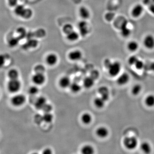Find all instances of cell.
Returning a JSON list of instances; mask_svg holds the SVG:
<instances>
[{
    "label": "cell",
    "mask_w": 154,
    "mask_h": 154,
    "mask_svg": "<svg viewBox=\"0 0 154 154\" xmlns=\"http://www.w3.org/2000/svg\"><path fill=\"white\" fill-rule=\"evenodd\" d=\"M21 83L18 79H10L7 85L8 90L11 93H16L20 90Z\"/></svg>",
    "instance_id": "obj_1"
},
{
    "label": "cell",
    "mask_w": 154,
    "mask_h": 154,
    "mask_svg": "<svg viewBox=\"0 0 154 154\" xmlns=\"http://www.w3.org/2000/svg\"><path fill=\"white\" fill-rule=\"evenodd\" d=\"M124 146L128 149L132 150L136 148L138 144V141L134 137H126L123 141Z\"/></svg>",
    "instance_id": "obj_2"
},
{
    "label": "cell",
    "mask_w": 154,
    "mask_h": 154,
    "mask_svg": "<svg viewBox=\"0 0 154 154\" xmlns=\"http://www.w3.org/2000/svg\"><path fill=\"white\" fill-rule=\"evenodd\" d=\"M121 66L119 62H112L108 69L110 75L113 77L117 76L121 71Z\"/></svg>",
    "instance_id": "obj_3"
},
{
    "label": "cell",
    "mask_w": 154,
    "mask_h": 154,
    "mask_svg": "<svg viewBox=\"0 0 154 154\" xmlns=\"http://www.w3.org/2000/svg\"><path fill=\"white\" fill-rule=\"evenodd\" d=\"M26 101L25 97L22 94H18L14 96L11 98V103L15 107L22 106Z\"/></svg>",
    "instance_id": "obj_4"
},
{
    "label": "cell",
    "mask_w": 154,
    "mask_h": 154,
    "mask_svg": "<svg viewBox=\"0 0 154 154\" xmlns=\"http://www.w3.org/2000/svg\"><path fill=\"white\" fill-rule=\"evenodd\" d=\"M78 29L80 34L82 37L87 36L89 33L88 23L85 21H82L79 22L78 24Z\"/></svg>",
    "instance_id": "obj_5"
},
{
    "label": "cell",
    "mask_w": 154,
    "mask_h": 154,
    "mask_svg": "<svg viewBox=\"0 0 154 154\" xmlns=\"http://www.w3.org/2000/svg\"><path fill=\"white\" fill-rule=\"evenodd\" d=\"M143 44L148 49H152L154 48V37L151 34L147 35L144 40Z\"/></svg>",
    "instance_id": "obj_6"
},
{
    "label": "cell",
    "mask_w": 154,
    "mask_h": 154,
    "mask_svg": "<svg viewBox=\"0 0 154 154\" xmlns=\"http://www.w3.org/2000/svg\"><path fill=\"white\" fill-rule=\"evenodd\" d=\"M143 10V7L141 4H137L133 8L131 14L134 17L138 18L141 15Z\"/></svg>",
    "instance_id": "obj_7"
},
{
    "label": "cell",
    "mask_w": 154,
    "mask_h": 154,
    "mask_svg": "<svg viewBox=\"0 0 154 154\" xmlns=\"http://www.w3.org/2000/svg\"><path fill=\"white\" fill-rule=\"evenodd\" d=\"M45 78L43 74L36 73L32 77V81L37 85H41L45 81Z\"/></svg>",
    "instance_id": "obj_8"
},
{
    "label": "cell",
    "mask_w": 154,
    "mask_h": 154,
    "mask_svg": "<svg viewBox=\"0 0 154 154\" xmlns=\"http://www.w3.org/2000/svg\"><path fill=\"white\" fill-rule=\"evenodd\" d=\"M46 33H45V31L43 29H39L38 30H37L34 33H27L26 37L28 38V39H30L32 38L33 37H43L45 36Z\"/></svg>",
    "instance_id": "obj_9"
},
{
    "label": "cell",
    "mask_w": 154,
    "mask_h": 154,
    "mask_svg": "<svg viewBox=\"0 0 154 154\" xmlns=\"http://www.w3.org/2000/svg\"><path fill=\"white\" fill-rule=\"evenodd\" d=\"M82 56L81 52L79 50H76L70 52L69 54V58L71 60L75 61L81 59Z\"/></svg>",
    "instance_id": "obj_10"
},
{
    "label": "cell",
    "mask_w": 154,
    "mask_h": 154,
    "mask_svg": "<svg viewBox=\"0 0 154 154\" xmlns=\"http://www.w3.org/2000/svg\"><path fill=\"white\" fill-rule=\"evenodd\" d=\"M38 45V41L36 39L31 38L28 39L26 43L23 45L24 49H27L31 48H35Z\"/></svg>",
    "instance_id": "obj_11"
},
{
    "label": "cell",
    "mask_w": 154,
    "mask_h": 154,
    "mask_svg": "<svg viewBox=\"0 0 154 154\" xmlns=\"http://www.w3.org/2000/svg\"><path fill=\"white\" fill-rule=\"evenodd\" d=\"M98 92L101 95V97L106 102L109 98V91L107 87H101L98 89Z\"/></svg>",
    "instance_id": "obj_12"
},
{
    "label": "cell",
    "mask_w": 154,
    "mask_h": 154,
    "mask_svg": "<svg viewBox=\"0 0 154 154\" xmlns=\"http://www.w3.org/2000/svg\"><path fill=\"white\" fill-rule=\"evenodd\" d=\"M46 104V99L44 97L38 98L34 103L35 107L39 110H42Z\"/></svg>",
    "instance_id": "obj_13"
},
{
    "label": "cell",
    "mask_w": 154,
    "mask_h": 154,
    "mask_svg": "<svg viewBox=\"0 0 154 154\" xmlns=\"http://www.w3.org/2000/svg\"><path fill=\"white\" fill-rule=\"evenodd\" d=\"M129 76L127 73H124L120 75L117 80V82L119 85H123L126 84L129 80Z\"/></svg>",
    "instance_id": "obj_14"
},
{
    "label": "cell",
    "mask_w": 154,
    "mask_h": 154,
    "mask_svg": "<svg viewBox=\"0 0 154 154\" xmlns=\"http://www.w3.org/2000/svg\"><path fill=\"white\" fill-rule=\"evenodd\" d=\"M58 57L54 54H50L47 56L46 61L47 63L50 66H53L58 61Z\"/></svg>",
    "instance_id": "obj_15"
},
{
    "label": "cell",
    "mask_w": 154,
    "mask_h": 154,
    "mask_svg": "<svg viewBox=\"0 0 154 154\" xmlns=\"http://www.w3.org/2000/svg\"><path fill=\"white\" fill-rule=\"evenodd\" d=\"M128 22L127 21L123 22L121 27V32L122 36L124 37H128L131 34V30L128 28L127 26Z\"/></svg>",
    "instance_id": "obj_16"
},
{
    "label": "cell",
    "mask_w": 154,
    "mask_h": 154,
    "mask_svg": "<svg viewBox=\"0 0 154 154\" xmlns=\"http://www.w3.org/2000/svg\"><path fill=\"white\" fill-rule=\"evenodd\" d=\"M109 132L108 129L104 127H101L98 128L96 134L98 137L101 138H105L108 136Z\"/></svg>",
    "instance_id": "obj_17"
},
{
    "label": "cell",
    "mask_w": 154,
    "mask_h": 154,
    "mask_svg": "<svg viewBox=\"0 0 154 154\" xmlns=\"http://www.w3.org/2000/svg\"><path fill=\"white\" fill-rule=\"evenodd\" d=\"M79 14L82 18L84 19L88 18L90 16V13L88 9L85 7H81L79 9Z\"/></svg>",
    "instance_id": "obj_18"
},
{
    "label": "cell",
    "mask_w": 154,
    "mask_h": 154,
    "mask_svg": "<svg viewBox=\"0 0 154 154\" xmlns=\"http://www.w3.org/2000/svg\"><path fill=\"white\" fill-rule=\"evenodd\" d=\"M60 87L63 88L70 87L71 85V81L69 77H63L61 78L59 82Z\"/></svg>",
    "instance_id": "obj_19"
},
{
    "label": "cell",
    "mask_w": 154,
    "mask_h": 154,
    "mask_svg": "<svg viewBox=\"0 0 154 154\" xmlns=\"http://www.w3.org/2000/svg\"><path fill=\"white\" fill-rule=\"evenodd\" d=\"M67 39L70 41H75L77 40L79 38V34L75 31H72L71 32L67 34Z\"/></svg>",
    "instance_id": "obj_20"
},
{
    "label": "cell",
    "mask_w": 154,
    "mask_h": 154,
    "mask_svg": "<svg viewBox=\"0 0 154 154\" xmlns=\"http://www.w3.org/2000/svg\"><path fill=\"white\" fill-rule=\"evenodd\" d=\"M8 76L10 79H18L19 73L17 70L15 69H12L9 70L8 73Z\"/></svg>",
    "instance_id": "obj_21"
},
{
    "label": "cell",
    "mask_w": 154,
    "mask_h": 154,
    "mask_svg": "<svg viewBox=\"0 0 154 154\" xmlns=\"http://www.w3.org/2000/svg\"><path fill=\"white\" fill-rule=\"evenodd\" d=\"M95 80L91 77H87L83 80V85L85 88H89L94 85Z\"/></svg>",
    "instance_id": "obj_22"
},
{
    "label": "cell",
    "mask_w": 154,
    "mask_h": 154,
    "mask_svg": "<svg viewBox=\"0 0 154 154\" xmlns=\"http://www.w3.org/2000/svg\"><path fill=\"white\" fill-rule=\"evenodd\" d=\"M16 32L18 34V37L20 39H23L26 37L27 35L26 29L23 27H19L16 30Z\"/></svg>",
    "instance_id": "obj_23"
},
{
    "label": "cell",
    "mask_w": 154,
    "mask_h": 154,
    "mask_svg": "<svg viewBox=\"0 0 154 154\" xmlns=\"http://www.w3.org/2000/svg\"><path fill=\"white\" fill-rule=\"evenodd\" d=\"M138 44L135 41H130L127 45L128 50L131 52H135L137 51L138 48Z\"/></svg>",
    "instance_id": "obj_24"
},
{
    "label": "cell",
    "mask_w": 154,
    "mask_h": 154,
    "mask_svg": "<svg viewBox=\"0 0 154 154\" xmlns=\"http://www.w3.org/2000/svg\"><path fill=\"white\" fill-rule=\"evenodd\" d=\"M141 149L145 153H150L151 152V147L148 142H144L142 143L140 146Z\"/></svg>",
    "instance_id": "obj_25"
},
{
    "label": "cell",
    "mask_w": 154,
    "mask_h": 154,
    "mask_svg": "<svg viewBox=\"0 0 154 154\" xmlns=\"http://www.w3.org/2000/svg\"><path fill=\"white\" fill-rule=\"evenodd\" d=\"M33 15V11L29 8H25L21 17L25 19H28L31 18Z\"/></svg>",
    "instance_id": "obj_26"
},
{
    "label": "cell",
    "mask_w": 154,
    "mask_h": 154,
    "mask_svg": "<svg viewBox=\"0 0 154 154\" xmlns=\"http://www.w3.org/2000/svg\"><path fill=\"white\" fill-rule=\"evenodd\" d=\"M105 101L102 97L97 98L94 100V104L96 107L99 108H102L104 106Z\"/></svg>",
    "instance_id": "obj_27"
},
{
    "label": "cell",
    "mask_w": 154,
    "mask_h": 154,
    "mask_svg": "<svg viewBox=\"0 0 154 154\" xmlns=\"http://www.w3.org/2000/svg\"><path fill=\"white\" fill-rule=\"evenodd\" d=\"M145 103L148 107H152L154 106V96L149 95L145 99Z\"/></svg>",
    "instance_id": "obj_28"
},
{
    "label": "cell",
    "mask_w": 154,
    "mask_h": 154,
    "mask_svg": "<svg viewBox=\"0 0 154 154\" xmlns=\"http://www.w3.org/2000/svg\"><path fill=\"white\" fill-rule=\"evenodd\" d=\"M20 40L21 39L18 37H12L9 40V45L11 47H14L18 44Z\"/></svg>",
    "instance_id": "obj_29"
},
{
    "label": "cell",
    "mask_w": 154,
    "mask_h": 154,
    "mask_svg": "<svg viewBox=\"0 0 154 154\" xmlns=\"http://www.w3.org/2000/svg\"><path fill=\"white\" fill-rule=\"evenodd\" d=\"M94 152V150L93 147L89 145L84 146L81 149L82 153L83 154H92Z\"/></svg>",
    "instance_id": "obj_30"
},
{
    "label": "cell",
    "mask_w": 154,
    "mask_h": 154,
    "mask_svg": "<svg viewBox=\"0 0 154 154\" xmlns=\"http://www.w3.org/2000/svg\"><path fill=\"white\" fill-rule=\"evenodd\" d=\"M81 120L84 124H89L92 120V117L89 113H84L82 116Z\"/></svg>",
    "instance_id": "obj_31"
},
{
    "label": "cell",
    "mask_w": 154,
    "mask_h": 154,
    "mask_svg": "<svg viewBox=\"0 0 154 154\" xmlns=\"http://www.w3.org/2000/svg\"><path fill=\"white\" fill-rule=\"evenodd\" d=\"M25 8L24 6H23L22 5H18L16 6L15 8V13L16 15L21 17Z\"/></svg>",
    "instance_id": "obj_32"
},
{
    "label": "cell",
    "mask_w": 154,
    "mask_h": 154,
    "mask_svg": "<svg viewBox=\"0 0 154 154\" xmlns=\"http://www.w3.org/2000/svg\"><path fill=\"white\" fill-rule=\"evenodd\" d=\"M73 31V27L72 24H65L62 28L63 33L66 35Z\"/></svg>",
    "instance_id": "obj_33"
},
{
    "label": "cell",
    "mask_w": 154,
    "mask_h": 154,
    "mask_svg": "<svg viewBox=\"0 0 154 154\" xmlns=\"http://www.w3.org/2000/svg\"><path fill=\"white\" fill-rule=\"evenodd\" d=\"M70 87L71 90L74 92H78L81 90V86L76 82H73L71 83Z\"/></svg>",
    "instance_id": "obj_34"
},
{
    "label": "cell",
    "mask_w": 154,
    "mask_h": 154,
    "mask_svg": "<svg viewBox=\"0 0 154 154\" xmlns=\"http://www.w3.org/2000/svg\"><path fill=\"white\" fill-rule=\"evenodd\" d=\"M43 117V121L47 123H51L53 118V115L50 113H45Z\"/></svg>",
    "instance_id": "obj_35"
},
{
    "label": "cell",
    "mask_w": 154,
    "mask_h": 154,
    "mask_svg": "<svg viewBox=\"0 0 154 154\" xmlns=\"http://www.w3.org/2000/svg\"><path fill=\"white\" fill-rule=\"evenodd\" d=\"M141 89L142 87L141 85H139V84H136L133 87L132 89V93L134 96H136L140 93Z\"/></svg>",
    "instance_id": "obj_36"
},
{
    "label": "cell",
    "mask_w": 154,
    "mask_h": 154,
    "mask_svg": "<svg viewBox=\"0 0 154 154\" xmlns=\"http://www.w3.org/2000/svg\"><path fill=\"white\" fill-rule=\"evenodd\" d=\"M34 71L36 73L43 74L45 71V68L42 65H37L34 68Z\"/></svg>",
    "instance_id": "obj_37"
},
{
    "label": "cell",
    "mask_w": 154,
    "mask_h": 154,
    "mask_svg": "<svg viewBox=\"0 0 154 154\" xmlns=\"http://www.w3.org/2000/svg\"><path fill=\"white\" fill-rule=\"evenodd\" d=\"M7 57L4 54H0V69L3 67L5 65Z\"/></svg>",
    "instance_id": "obj_38"
},
{
    "label": "cell",
    "mask_w": 154,
    "mask_h": 154,
    "mask_svg": "<svg viewBox=\"0 0 154 154\" xmlns=\"http://www.w3.org/2000/svg\"><path fill=\"white\" fill-rule=\"evenodd\" d=\"M135 67L138 70H141V69H142L144 68V64L142 60H138V61L136 62L135 64H134Z\"/></svg>",
    "instance_id": "obj_39"
},
{
    "label": "cell",
    "mask_w": 154,
    "mask_h": 154,
    "mask_svg": "<svg viewBox=\"0 0 154 154\" xmlns=\"http://www.w3.org/2000/svg\"><path fill=\"white\" fill-rule=\"evenodd\" d=\"M99 76V73L97 70H93L91 71L90 74V77L93 78L94 80L97 79Z\"/></svg>",
    "instance_id": "obj_40"
},
{
    "label": "cell",
    "mask_w": 154,
    "mask_h": 154,
    "mask_svg": "<svg viewBox=\"0 0 154 154\" xmlns=\"http://www.w3.org/2000/svg\"><path fill=\"white\" fill-rule=\"evenodd\" d=\"M138 59L135 56H132L128 59V62L129 64L131 65H134L136 62L138 61Z\"/></svg>",
    "instance_id": "obj_41"
},
{
    "label": "cell",
    "mask_w": 154,
    "mask_h": 154,
    "mask_svg": "<svg viewBox=\"0 0 154 154\" xmlns=\"http://www.w3.org/2000/svg\"><path fill=\"white\" fill-rule=\"evenodd\" d=\"M34 121L37 124H40L43 121V116L39 114H37L34 117Z\"/></svg>",
    "instance_id": "obj_42"
},
{
    "label": "cell",
    "mask_w": 154,
    "mask_h": 154,
    "mask_svg": "<svg viewBox=\"0 0 154 154\" xmlns=\"http://www.w3.org/2000/svg\"><path fill=\"white\" fill-rule=\"evenodd\" d=\"M39 92V89L36 86L31 87L29 90V92L32 95H35Z\"/></svg>",
    "instance_id": "obj_43"
},
{
    "label": "cell",
    "mask_w": 154,
    "mask_h": 154,
    "mask_svg": "<svg viewBox=\"0 0 154 154\" xmlns=\"http://www.w3.org/2000/svg\"><path fill=\"white\" fill-rule=\"evenodd\" d=\"M52 107L51 105L49 104H46L44 105L42 110L45 113H50V112L52 111Z\"/></svg>",
    "instance_id": "obj_44"
},
{
    "label": "cell",
    "mask_w": 154,
    "mask_h": 154,
    "mask_svg": "<svg viewBox=\"0 0 154 154\" xmlns=\"http://www.w3.org/2000/svg\"><path fill=\"white\" fill-rule=\"evenodd\" d=\"M18 0H8V3L11 7H15L16 6Z\"/></svg>",
    "instance_id": "obj_45"
},
{
    "label": "cell",
    "mask_w": 154,
    "mask_h": 154,
    "mask_svg": "<svg viewBox=\"0 0 154 154\" xmlns=\"http://www.w3.org/2000/svg\"><path fill=\"white\" fill-rule=\"evenodd\" d=\"M111 63L112 62H111V61L109 59H106L105 61H104V66H105V67L107 69H108L109 67L110 66L111 64Z\"/></svg>",
    "instance_id": "obj_46"
},
{
    "label": "cell",
    "mask_w": 154,
    "mask_h": 154,
    "mask_svg": "<svg viewBox=\"0 0 154 154\" xmlns=\"http://www.w3.org/2000/svg\"><path fill=\"white\" fill-rule=\"evenodd\" d=\"M52 153V151L49 149H46L45 150H44L43 154H50Z\"/></svg>",
    "instance_id": "obj_47"
},
{
    "label": "cell",
    "mask_w": 154,
    "mask_h": 154,
    "mask_svg": "<svg viewBox=\"0 0 154 154\" xmlns=\"http://www.w3.org/2000/svg\"><path fill=\"white\" fill-rule=\"evenodd\" d=\"M149 10L154 14V4H151L149 6Z\"/></svg>",
    "instance_id": "obj_48"
},
{
    "label": "cell",
    "mask_w": 154,
    "mask_h": 154,
    "mask_svg": "<svg viewBox=\"0 0 154 154\" xmlns=\"http://www.w3.org/2000/svg\"><path fill=\"white\" fill-rule=\"evenodd\" d=\"M149 69L151 71L154 72V61L150 64L149 66Z\"/></svg>",
    "instance_id": "obj_49"
},
{
    "label": "cell",
    "mask_w": 154,
    "mask_h": 154,
    "mask_svg": "<svg viewBox=\"0 0 154 154\" xmlns=\"http://www.w3.org/2000/svg\"><path fill=\"white\" fill-rule=\"evenodd\" d=\"M152 1H153V2L154 3V0H152Z\"/></svg>",
    "instance_id": "obj_50"
}]
</instances>
